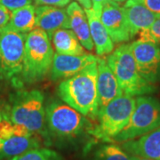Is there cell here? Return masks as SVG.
I'll use <instances>...</instances> for the list:
<instances>
[{
	"mask_svg": "<svg viewBox=\"0 0 160 160\" xmlns=\"http://www.w3.org/2000/svg\"><path fill=\"white\" fill-rule=\"evenodd\" d=\"M97 75V62H94L62 80L57 87L58 95L64 102L91 119L97 118L99 111Z\"/></svg>",
	"mask_w": 160,
	"mask_h": 160,
	"instance_id": "6da1fadb",
	"label": "cell"
},
{
	"mask_svg": "<svg viewBox=\"0 0 160 160\" xmlns=\"http://www.w3.org/2000/svg\"><path fill=\"white\" fill-rule=\"evenodd\" d=\"M45 97L39 90H21L13 93L4 110V118L29 129L34 134L48 138Z\"/></svg>",
	"mask_w": 160,
	"mask_h": 160,
	"instance_id": "7a4b0ae2",
	"label": "cell"
},
{
	"mask_svg": "<svg viewBox=\"0 0 160 160\" xmlns=\"http://www.w3.org/2000/svg\"><path fill=\"white\" fill-rule=\"evenodd\" d=\"M53 49L48 34L35 28L26 36L23 69L19 84H34L44 79L51 70Z\"/></svg>",
	"mask_w": 160,
	"mask_h": 160,
	"instance_id": "3957f363",
	"label": "cell"
},
{
	"mask_svg": "<svg viewBox=\"0 0 160 160\" xmlns=\"http://www.w3.org/2000/svg\"><path fill=\"white\" fill-rule=\"evenodd\" d=\"M121 90L130 96H142L155 91L154 85L140 75L132 52L131 44H122L107 57Z\"/></svg>",
	"mask_w": 160,
	"mask_h": 160,
	"instance_id": "277c9868",
	"label": "cell"
},
{
	"mask_svg": "<svg viewBox=\"0 0 160 160\" xmlns=\"http://www.w3.org/2000/svg\"><path fill=\"white\" fill-rule=\"evenodd\" d=\"M135 103V98L125 93L116 98L99 109L97 125L91 127L88 132L98 140L111 142L129 122Z\"/></svg>",
	"mask_w": 160,
	"mask_h": 160,
	"instance_id": "5b68a950",
	"label": "cell"
},
{
	"mask_svg": "<svg viewBox=\"0 0 160 160\" xmlns=\"http://www.w3.org/2000/svg\"><path fill=\"white\" fill-rule=\"evenodd\" d=\"M135 108L129 122L111 142H125L160 127V102L149 96L135 98Z\"/></svg>",
	"mask_w": 160,
	"mask_h": 160,
	"instance_id": "8992f818",
	"label": "cell"
},
{
	"mask_svg": "<svg viewBox=\"0 0 160 160\" xmlns=\"http://www.w3.org/2000/svg\"><path fill=\"white\" fill-rule=\"evenodd\" d=\"M26 36L7 25L0 28V77L15 86L22 72Z\"/></svg>",
	"mask_w": 160,
	"mask_h": 160,
	"instance_id": "52a82bcc",
	"label": "cell"
},
{
	"mask_svg": "<svg viewBox=\"0 0 160 160\" xmlns=\"http://www.w3.org/2000/svg\"><path fill=\"white\" fill-rule=\"evenodd\" d=\"M48 132L59 139H74L90 125L87 118L68 104L54 102L46 108Z\"/></svg>",
	"mask_w": 160,
	"mask_h": 160,
	"instance_id": "ba28073f",
	"label": "cell"
},
{
	"mask_svg": "<svg viewBox=\"0 0 160 160\" xmlns=\"http://www.w3.org/2000/svg\"><path fill=\"white\" fill-rule=\"evenodd\" d=\"M140 75L154 85L160 81V47L158 44L137 40L131 44Z\"/></svg>",
	"mask_w": 160,
	"mask_h": 160,
	"instance_id": "9c48e42d",
	"label": "cell"
},
{
	"mask_svg": "<svg viewBox=\"0 0 160 160\" xmlns=\"http://www.w3.org/2000/svg\"><path fill=\"white\" fill-rule=\"evenodd\" d=\"M101 20L114 44H123L131 39L123 6L109 0L102 7Z\"/></svg>",
	"mask_w": 160,
	"mask_h": 160,
	"instance_id": "30bf717a",
	"label": "cell"
},
{
	"mask_svg": "<svg viewBox=\"0 0 160 160\" xmlns=\"http://www.w3.org/2000/svg\"><path fill=\"white\" fill-rule=\"evenodd\" d=\"M98 58L92 54L85 53L82 55H66L54 53L50 75L51 79L61 80L69 78L79 73L87 66L97 62Z\"/></svg>",
	"mask_w": 160,
	"mask_h": 160,
	"instance_id": "8fae6325",
	"label": "cell"
},
{
	"mask_svg": "<svg viewBox=\"0 0 160 160\" xmlns=\"http://www.w3.org/2000/svg\"><path fill=\"white\" fill-rule=\"evenodd\" d=\"M97 92L99 109L105 107L116 98L124 94L118 80L105 60H97Z\"/></svg>",
	"mask_w": 160,
	"mask_h": 160,
	"instance_id": "7c38bea8",
	"label": "cell"
},
{
	"mask_svg": "<svg viewBox=\"0 0 160 160\" xmlns=\"http://www.w3.org/2000/svg\"><path fill=\"white\" fill-rule=\"evenodd\" d=\"M121 148L132 156L160 160V127L141 137L122 142Z\"/></svg>",
	"mask_w": 160,
	"mask_h": 160,
	"instance_id": "4fadbf2b",
	"label": "cell"
},
{
	"mask_svg": "<svg viewBox=\"0 0 160 160\" xmlns=\"http://www.w3.org/2000/svg\"><path fill=\"white\" fill-rule=\"evenodd\" d=\"M36 28L46 31L50 37L58 29H70L69 18L61 7L39 6L36 7Z\"/></svg>",
	"mask_w": 160,
	"mask_h": 160,
	"instance_id": "5bb4252c",
	"label": "cell"
},
{
	"mask_svg": "<svg viewBox=\"0 0 160 160\" xmlns=\"http://www.w3.org/2000/svg\"><path fill=\"white\" fill-rule=\"evenodd\" d=\"M123 10L131 38H134L141 31L149 28L159 17L142 4L129 0H127L126 5L123 6Z\"/></svg>",
	"mask_w": 160,
	"mask_h": 160,
	"instance_id": "9a60e30c",
	"label": "cell"
},
{
	"mask_svg": "<svg viewBox=\"0 0 160 160\" xmlns=\"http://www.w3.org/2000/svg\"><path fill=\"white\" fill-rule=\"evenodd\" d=\"M89 22L90 33L95 52L99 56L109 54L114 50V43L101 20V14L92 8L85 9Z\"/></svg>",
	"mask_w": 160,
	"mask_h": 160,
	"instance_id": "2e32d148",
	"label": "cell"
},
{
	"mask_svg": "<svg viewBox=\"0 0 160 160\" xmlns=\"http://www.w3.org/2000/svg\"><path fill=\"white\" fill-rule=\"evenodd\" d=\"M70 22V29L78 38L81 45L87 51L93 50V42L92 39L89 22L85 10L82 9L77 2H71L66 9Z\"/></svg>",
	"mask_w": 160,
	"mask_h": 160,
	"instance_id": "e0dca14e",
	"label": "cell"
},
{
	"mask_svg": "<svg viewBox=\"0 0 160 160\" xmlns=\"http://www.w3.org/2000/svg\"><path fill=\"white\" fill-rule=\"evenodd\" d=\"M49 38L57 53L66 55H82L86 53L85 48L71 29H58Z\"/></svg>",
	"mask_w": 160,
	"mask_h": 160,
	"instance_id": "ac0fdd59",
	"label": "cell"
},
{
	"mask_svg": "<svg viewBox=\"0 0 160 160\" xmlns=\"http://www.w3.org/2000/svg\"><path fill=\"white\" fill-rule=\"evenodd\" d=\"M39 147V140L35 135L30 137L12 136L2 142L0 147V160L11 158Z\"/></svg>",
	"mask_w": 160,
	"mask_h": 160,
	"instance_id": "d6986e66",
	"label": "cell"
},
{
	"mask_svg": "<svg viewBox=\"0 0 160 160\" xmlns=\"http://www.w3.org/2000/svg\"><path fill=\"white\" fill-rule=\"evenodd\" d=\"M6 25L15 31L28 34L36 28V6L29 5L12 11Z\"/></svg>",
	"mask_w": 160,
	"mask_h": 160,
	"instance_id": "ffe728a7",
	"label": "cell"
},
{
	"mask_svg": "<svg viewBox=\"0 0 160 160\" xmlns=\"http://www.w3.org/2000/svg\"><path fill=\"white\" fill-rule=\"evenodd\" d=\"M8 160H62V158L58 152L52 149L38 148L30 149Z\"/></svg>",
	"mask_w": 160,
	"mask_h": 160,
	"instance_id": "44dd1931",
	"label": "cell"
},
{
	"mask_svg": "<svg viewBox=\"0 0 160 160\" xmlns=\"http://www.w3.org/2000/svg\"><path fill=\"white\" fill-rule=\"evenodd\" d=\"M96 160H132L131 156L119 146L108 144L100 147L95 154Z\"/></svg>",
	"mask_w": 160,
	"mask_h": 160,
	"instance_id": "7402d4cb",
	"label": "cell"
},
{
	"mask_svg": "<svg viewBox=\"0 0 160 160\" xmlns=\"http://www.w3.org/2000/svg\"><path fill=\"white\" fill-rule=\"evenodd\" d=\"M139 40L145 42H151L154 44H160V16L154 23L148 28L139 33Z\"/></svg>",
	"mask_w": 160,
	"mask_h": 160,
	"instance_id": "603a6c76",
	"label": "cell"
},
{
	"mask_svg": "<svg viewBox=\"0 0 160 160\" xmlns=\"http://www.w3.org/2000/svg\"><path fill=\"white\" fill-rule=\"evenodd\" d=\"M14 124L10 120L4 118L0 122V140L3 142L13 136Z\"/></svg>",
	"mask_w": 160,
	"mask_h": 160,
	"instance_id": "cb8c5ba5",
	"label": "cell"
},
{
	"mask_svg": "<svg viewBox=\"0 0 160 160\" xmlns=\"http://www.w3.org/2000/svg\"><path fill=\"white\" fill-rule=\"evenodd\" d=\"M31 3L32 0H0V5H2L8 11L11 12L31 5Z\"/></svg>",
	"mask_w": 160,
	"mask_h": 160,
	"instance_id": "d4e9b609",
	"label": "cell"
},
{
	"mask_svg": "<svg viewBox=\"0 0 160 160\" xmlns=\"http://www.w3.org/2000/svg\"><path fill=\"white\" fill-rule=\"evenodd\" d=\"M129 1L140 3L145 7H147L149 11L160 16V0H129Z\"/></svg>",
	"mask_w": 160,
	"mask_h": 160,
	"instance_id": "484cf974",
	"label": "cell"
},
{
	"mask_svg": "<svg viewBox=\"0 0 160 160\" xmlns=\"http://www.w3.org/2000/svg\"><path fill=\"white\" fill-rule=\"evenodd\" d=\"M37 6H51L55 7H64L70 3V0H34Z\"/></svg>",
	"mask_w": 160,
	"mask_h": 160,
	"instance_id": "4316f807",
	"label": "cell"
},
{
	"mask_svg": "<svg viewBox=\"0 0 160 160\" xmlns=\"http://www.w3.org/2000/svg\"><path fill=\"white\" fill-rule=\"evenodd\" d=\"M11 16V12L8 11L6 7L0 5V28L6 26L8 23Z\"/></svg>",
	"mask_w": 160,
	"mask_h": 160,
	"instance_id": "83f0119b",
	"label": "cell"
},
{
	"mask_svg": "<svg viewBox=\"0 0 160 160\" xmlns=\"http://www.w3.org/2000/svg\"><path fill=\"white\" fill-rule=\"evenodd\" d=\"M92 1V8L95 12H97L99 13H102L103 6L109 1V0H91Z\"/></svg>",
	"mask_w": 160,
	"mask_h": 160,
	"instance_id": "f1b7e54d",
	"label": "cell"
},
{
	"mask_svg": "<svg viewBox=\"0 0 160 160\" xmlns=\"http://www.w3.org/2000/svg\"><path fill=\"white\" fill-rule=\"evenodd\" d=\"M75 1L80 4L85 9H90L92 6L91 0H75Z\"/></svg>",
	"mask_w": 160,
	"mask_h": 160,
	"instance_id": "f546056e",
	"label": "cell"
},
{
	"mask_svg": "<svg viewBox=\"0 0 160 160\" xmlns=\"http://www.w3.org/2000/svg\"><path fill=\"white\" fill-rule=\"evenodd\" d=\"M131 156V159L132 160H151L149 159V158H142V157H137V156Z\"/></svg>",
	"mask_w": 160,
	"mask_h": 160,
	"instance_id": "4dcf8cb0",
	"label": "cell"
},
{
	"mask_svg": "<svg viewBox=\"0 0 160 160\" xmlns=\"http://www.w3.org/2000/svg\"><path fill=\"white\" fill-rule=\"evenodd\" d=\"M3 118H4V109H3V108L0 105V122L2 121ZM1 145H2V141L0 140V147H1Z\"/></svg>",
	"mask_w": 160,
	"mask_h": 160,
	"instance_id": "1f68e13d",
	"label": "cell"
},
{
	"mask_svg": "<svg viewBox=\"0 0 160 160\" xmlns=\"http://www.w3.org/2000/svg\"><path fill=\"white\" fill-rule=\"evenodd\" d=\"M112 1H114V2H116V3H123V2H125V1H126V0H112Z\"/></svg>",
	"mask_w": 160,
	"mask_h": 160,
	"instance_id": "d6a6232c",
	"label": "cell"
}]
</instances>
